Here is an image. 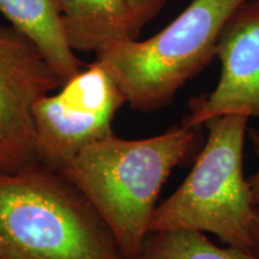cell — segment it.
Returning a JSON list of instances; mask_svg holds the SVG:
<instances>
[{"label": "cell", "instance_id": "cell-1", "mask_svg": "<svg viewBox=\"0 0 259 259\" xmlns=\"http://www.w3.org/2000/svg\"><path fill=\"white\" fill-rule=\"evenodd\" d=\"M198 128L181 124L144 139L113 134L59 169L94 206L126 259L141 253L162 187L196 150Z\"/></svg>", "mask_w": 259, "mask_h": 259}, {"label": "cell", "instance_id": "cell-2", "mask_svg": "<svg viewBox=\"0 0 259 259\" xmlns=\"http://www.w3.org/2000/svg\"><path fill=\"white\" fill-rule=\"evenodd\" d=\"M0 259H126L80 191L35 162L0 170Z\"/></svg>", "mask_w": 259, "mask_h": 259}, {"label": "cell", "instance_id": "cell-3", "mask_svg": "<svg viewBox=\"0 0 259 259\" xmlns=\"http://www.w3.org/2000/svg\"><path fill=\"white\" fill-rule=\"evenodd\" d=\"M248 120L245 114H226L203 125L208 128L205 144L186 179L157 205L150 233H211L228 246L252 252L254 205L242 163Z\"/></svg>", "mask_w": 259, "mask_h": 259}, {"label": "cell", "instance_id": "cell-4", "mask_svg": "<svg viewBox=\"0 0 259 259\" xmlns=\"http://www.w3.org/2000/svg\"><path fill=\"white\" fill-rule=\"evenodd\" d=\"M245 0H193L148 40H131L96 56L135 111L169 105L185 84L216 57L220 34Z\"/></svg>", "mask_w": 259, "mask_h": 259}, {"label": "cell", "instance_id": "cell-5", "mask_svg": "<svg viewBox=\"0 0 259 259\" xmlns=\"http://www.w3.org/2000/svg\"><path fill=\"white\" fill-rule=\"evenodd\" d=\"M126 103L118 83L96 61L65 80L59 92L41 96L32 108L36 162L59 170L83 148L113 132Z\"/></svg>", "mask_w": 259, "mask_h": 259}, {"label": "cell", "instance_id": "cell-6", "mask_svg": "<svg viewBox=\"0 0 259 259\" xmlns=\"http://www.w3.org/2000/svg\"><path fill=\"white\" fill-rule=\"evenodd\" d=\"M64 80L22 32L0 23V170L35 163L32 108Z\"/></svg>", "mask_w": 259, "mask_h": 259}, {"label": "cell", "instance_id": "cell-7", "mask_svg": "<svg viewBox=\"0 0 259 259\" xmlns=\"http://www.w3.org/2000/svg\"><path fill=\"white\" fill-rule=\"evenodd\" d=\"M216 57L221 63L218 85L190 102L181 124L200 127L226 114L259 119V0H245L233 12L220 34Z\"/></svg>", "mask_w": 259, "mask_h": 259}, {"label": "cell", "instance_id": "cell-8", "mask_svg": "<svg viewBox=\"0 0 259 259\" xmlns=\"http://www.w3.org/2000/svg\"><path fill=\"white\" fill-rule=\"evenodd\" d=\"M73 51L101 54L137 40L138 24L128 0H58Z\"/></svg>", "mask_w": 259, "mask_h": 259}, {"label": "cell", "instance_id": "cell-9", "mask_svg": "<svg viewBox=\"0 0 259 259\" xmlns=\"http://www.w3.org/2000/svg\"><path fill=\"white\" fill-rule=\"evenodd\" d=\"M0 14L40 51L64 82L82 70L67 38L58 0H0Z\"/></svg>", "mask_w": 259, "mask_h": 259}, {"label": "cell", "instance_id": "cell-10", "mask_svg": "<svg viewBox=\"0 0 259 259\" xmlns=\"http://www.w3.org/2000/svg\"><path fill=\"white\" fill-rule=\"evenodd\" d=\"M134 259H259L242 248L220 247L205 233L197 231H161L148 235L141 253Z\"/></svg>", "mask_w": 259, "mask_h": 259}, {"label": "cell", "instance_id": "cell-11", "mask_svg": "<svg viewBox=\"0 0 259 259\" xmlns=\"http://www.w3.org/2000/svg\"><path fill=\"white\" fill-rule=\"evenodd\" d=\"M138 24L142 28L156 17L167 0H128Z\"/></svg>", "mask_w": 259, "mask_h": 259}, {"label": "cell", "instance_id": "cell-12", "mask_svg": "<svg viewBox=\"0 0 259 259\" xmlns=\"http://www.w3.org/2000/svg\"><path fill=\"white\" fill-rule=\"evenodd\" d=\"M247 137L250 139L252 151H253L255 158H257L258 168L251 177L248 178V184L251 187V197L252 203L254 206H259V130L258 128H248Z\"/></svg>", "mask_w": 259, "mask_h": 259}, {"label": "cell", "instance_id": "cell-13", "mask_svg": "<svg viewBox=\"0 0 259 259\" xmlns=\"http://www.w3.org/2000/svg\"><path fill=\"white\" fill-rule=\"evenodd\" d=\"M251 235L253 241V250L252 252L259 257V206H254L253 216H252Z\"/></svg>", "mask_w": 259, "mask_h": 259}]
</instances>
